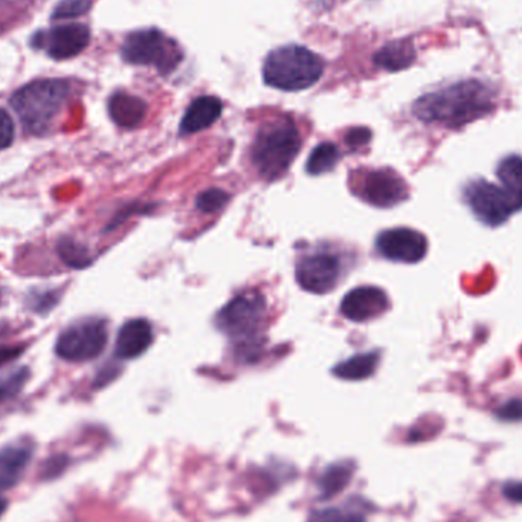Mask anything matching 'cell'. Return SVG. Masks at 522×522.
<instances>
[{"label":"cell","instance_id":"cell-24","mask_svg":"<svg viewBox=\"0 0 522 522\" xmlns=\"http://www.w3.org/2000/svg\"><path fill=\"white\" fill-rule=\"evenodd\" d=\"M229 194L220 188H211L197 196L196 205L202 213H217L228 203Z\"/></svg>","mask_w":522,"mask_h":522},{"label":"cell","instance_id":"cell-13","mask_svg":"<svg viewBox=\"0 0 522 522\" xmlns=\"http://www.w3.org/2000/svg\"><path fill=\"white\" fill-rule=\"evenodd\" d=\"M388 307L390 301L384 290L376 286H362L345 295L341 312L350 321L365 323L387 312Z\"/></svg>","mask_w":522,"mask_h":522},{"label":"cell","instance_id":"cell-16","mask_svg":"<svg viewBox=\"0 0 522 522\" xmlns=\"http://www.w3.org/2000/svg\"><path fill=\"white\" fill-rule=\"evenodd\" d=\"M33 458V448L20 443L0 451V492L11 489L22 480L29 461Z\"/></svg>","mask_w":522,"mask_h":522},{"label":"cell","instance_id":"cell-22","mask_svg":"<svg viewBox=\"0 0 522 522\" xmlns=\"http://www.w3.org/2000/svg\"><path fill=\"white\" fill-rule=\"evenodd\" d=\"M29 377H31V371L28 367L17 368L13 373L0 377V403L14 399L25 388Z\"/></svg>","mask_w":522,"mask_h":522},{"label":"cell","instance_id":"cell-8","mask_svg":"<svg viewBox=\"0 0 522 522\" xmlns=\"http://www.w3.org/2000/svg\"><path fill=\"white\" fill-rule=\"evenodd\" d=\"M464 199L480 222L500 226L513 214L509 197L500 185L475 179L464 188Z\"/></svg>","mask_w":522,"mask_h":522},{"label":"cell","instance_id":"cell-2","mask_svg":"<svg viewBox=\"0 0 522 522\" xmlns=\"http://www.w3.org/2000/svg\"><path fill=\"white\" fill-rule=\"evenodd\" d=\"M71 97V84L58 78L31 81L11 97L10 103L23 129L34 136L48 135L55 118Z\"/></svg>","mask_w":522,"mask_h":522},{"label":"cell","instance_id":"cell-7","mask_svg":"<svg viewBox=\"0 0 522 522\" xmlns=\"http://www.w3.org/2000/svg\"><path fill=\"white\" fill-rule=\"evenodd\" d=\"M109 339L107 323L101 318H84L63 330L55 342V355L63 361L89 362L97 359Z\"/></svg>","mask_w":522,"mask_h":522},{"label":"cell","instance_id":"cell-33","mask_svg":"<svg viewBox=\"0 0 522 522\" xmlns=\"http://www.w3.org/2000/svg\"><path fill=\"white\" fill-rule=\"evenodd\" d=\"M25 352L23 345H11V347H0V367H4L8 362L14 361Z\"/></svg>","mask_w":522,"mask_h":522},{"label":"cell","instance_id":"cell-28","mask_svg":"<svg viewBox=\"0 0 522 522\" xmlns=\"http://www.w3.org/2000/svg\"><path fill=\"white\" fill-rule=\"evenodd\" d=\"M497 414L500 419L506 420V422H519V420H522V400H509L501 406Z\"/></svg>","mask_w":522,"mask_h":522},{"label":"cell","instance_id":"cell-10","mask_svg":"<svg viewBox=\"0 0 522 522\" xmlns=\"http://www.w3.org/2000/svg\"><path fill=\"white\" fill-rule=\"evenodd\" d=\"M358 194L373 207L390 208L408 197V185L396 171L381 168L364 174Z\"/></svg>","mask_w":522,"mask_h":522},{"label":"cell","instance_id":"cell-30","mask_svg":"<svg viewBox=\"0 0 522 522\" xmlns=\"http://www.w3.org/2000/svg\"><path fill=\"white\" fill-rule=\"evenodd\" d=\"M66 466H68V458H66L65 455L52 457L51 460L45 463V468H43L42 471L43 478L57 477V475L65 471Z\"/></svg>","mask_w":522,"mask_h":522},{"label":"cell","instance_id":"cell-19","mask_svg":"<svg viewBox=\"0 0 522 522\" xmlns=\"http://www.w3.org/2000/svg\"><path fill=\"white\" fill-rule=\"evenodd\" d=\"M416 60L414 46L408 40L388 43L374 55V63L385 71L397 72L410 68Z\"/></svg>","mask_w":522,"mask_h":522},{"label":"cell","instance_id":"cell-23","mask_svg":"<svg viewBox=\"0 0 522 522\" xmlns=\"http://www.w3.org/2000/svg\"><path fill=\"white\" fill-rule=\"evenodd\" d=\"M58 255L62 258L63 263L71 266V268H86L91 265V257L87 254L83 246L77 245L72 240H62L58 245Z\"/></svg>","mask_w":522,"mask_h":522},{"label":"cell","instance_id":"cell-32","mask_svg":"<svg viewBox=\"0 0 522 522\" xmlns=\"http://www.w3.org/2000/svg\"><path fill=\"white\" fill-rule=\"evenodd\" d=\"M371 132L365 127H356V129L350 130L345 136V142L352 147H361V145L367 144L370 141Z\"/></svg>","mask_w":522,"mask_h":522},{"label":"cell","instance_id":"cell-9","mask_svg":"<svg viewBox=\"0 0 522 522\" xmlns=\"http://www.w3.org/2000/svg\"><path fill=\"white\" fill-rule=\"evenodd\" d=\"M91 42V29L81 23H66L34 34L31 45L54 60L77 57Z\"/></svg>","mask_w":522,"mask_h":522},{"label":"cell","instance_id":"cell-26","mask_svg":"<svg viewBox=\"0 0 522 522\" xmlns=\"http://www.w3.org/2000/svg\"><path fill=\"white\" fill-rule=\"evenodd\" d=\"M347 468H342V466H336V468L330 469L326 474V481H324V490H326L327 495H333V493L339 492L348 481Z\"/></svg>","mask_w":522,"mask_h":522},{"label":"cell","instance_id":"cell-11","mask_svg":"<svg viewBox=\"0 0 522 522\" xmlns=\"http://www.w3.org/2000/svg\"><path fill=\"white\" fill-rule=\"evenodd\" d=\"M341 277V263L335 255L327 252L307 255L298 261L297 281L304 290L312 294H329Z\"/></svg>","mask_w":522,"mask_h":522},{"label":"cell","instance_id":"cell-15","mask_svg":"<svg viewBox=\"0 0 522 522\" xmlns=\"http://www.w3.org/2000/svg\"><path fill=\"white\" fill-rule=\"evenodd\" d=\"M222 110L223 104L219 98L210 95L196 98L182 118L181 135H193L213 126L222 115Z\"/></svg>","mask_w":522,"mask_h":522},{"label":"cell","instance_id":"cell-25","mask_svg":"<svg viewBox=\"0 0 522 522\" xmlns=\"http://www.w3.org/2000/svg\"><path fill=\"white\" fill-rule=\"evenodd\" d=\"M91 0H63L62 4H58L52 14V19H74V17L83 16L91 8Z\"/></svg>","mask_w":522,"mask_h":522},{"label":"cell","instance_id":"cell-4","mask_svg":"<svg viewBox=\"0 0 522 522\" xmlns=\"http://www.w3.org/2000/svg\"><path fill=\"white\" fill-rule=\"evenodd\" d=\"M324 74L323 58L306 46L287 45L274 49L263 65V80L284 92H298L315 86Z\"/></svg>","mask_w":522,"mask_h":522},{"label":"cell","instance_id":"cell-27","mask_svg":"<svg viewBox=\"0 0 522 522\" xmlns=\"http://www.w3.org/2000/svg\"><path fill=\"white\" fill-rule=\"evenodd\" d=\"M14 123L10 113L5 109H0V150L8 149L14 141Z\"/></svg>","mask_w":522,"mask_h":522},{"label":"cell","instance_id":"cell-3","mask_svg":"<svg viewBox=\"0 0 522 522\" xmlns=\"http://www.w3.org/2000/svg\"><path fill=\"white\" fill-rule=\"evenodd\" d=\"M301 135L289 118L271 121L260 127L252 144V164L266 181H277L297 158Z\"/></svg>","mask_w":522,"mask_h":522},{"label":"cell","instance_id":"cell-34","mask_svg":"<svg viewBox=\"0 0 522 522\" xmlns=\"http://www.w3.org/2000/svg\"><path fill=\"white\" fill-rule=\"evenodd\" d=\"M504 493L509 500L522 503V483H509L504 487Z\"/></svg>","mask_w":522,"mask_h":522},{"label":"cell","instance_id":"cell-31","mask_svg":"<svg viewBox=\"0 0 522 522\" xmlns=\"http://www.w3.org/2000/svg\"><path fill=\"white\" fill-rule=\"evenodd\" d=\"M319 522H365V519L358 513L329 510V512L324 513Z\"/></svg>","mask_w":522,"mask_h":522},{"label":"cell","instance_id":"cell-29","mask_svg":"<svg viewBox=\"0 0 522 522\" xmlns=\"http://www.w3.org/2000/svg\"><path fill=\"white\" fill-rule=\"evenodd\" d=\"M57 301V295L52 294V292H45L42 295H34L29 300V306H31L34 312H49L57 304Z\"/></svg>","mask_w":522,"mask_h":522},{"label":"cell","instance_id":"cell-18","mask_svg":"<svg viewBox=\"0 0 522 522\" xmlns=\"http://www.w3.org/2000/svg\"><path fill=\"white\" fill-rule=\"evenodd\" d=\"M500 187L509 197L513 213L522 210V158L510 155L500 162L497 168Z\"/></svg>","mask_w":522,"mask_h":522},{"label":"cell","instance_id":"cell-6","mask_svg":"<svg viewBox=\"0 0 522 522\" xmlns=\"http://www.w3.org/2000/svg\"><path fill=\"white\" fill-rule=\"evenodd\" d=\"M266 300L263 295L246 292L229 301L216 316V326L236 347L255 348L265 323Z\"/></svg>","mask_w":522,"mask_h":522},{"label":"cell","instance_id":"cell-5","mask_svg":"<svg viewBox=\"0 0 522 522\" xmlns=\"http://www.w3.org/2000/svg\"><path fill=\"white\" fill-rule=\"evenodd\" d=\"M124 62L135 66H153L161 75H170L184 60V51L176 40L161 29H139L121 45Z\"/></svg>","mask_w":522,"mask_h":522},{"label":"cell","instance_id":"cell-12","mask_svg":"<svg viewBox=\"0 0 522 522\" xmlns=\"http://www.w3.org/2000/svg\"><path fill=\"white\" fill-rule=\"evenodd\" d=\"M377 251L388 260L419 263L428 252V240L422 232L410 228H394L381 232L376 240Z\"/></svg>","mask_w":522,"mask_h":522},{"label":"cell","instance_id":"cell-17","mask_svg":"<svg viewBox=\"0 0 522 522\" xmlns=\"http://www.w3.org/2000/svg\"><path fill=\"white\" fill-rule=\"evenodd\" d=\"M107 109L116 126L123 127V129H136L144 121L147 104L141 98L121 91L115 92L109 98Z\"/></svg>","mask_w":522,"mask_h":522},{"label":"cell","instance_id":"cell-21","mask_svg":"<svg viewBox=\"0 0 522 522\" xmlns=\"http://www.w3.org/2000/svg\"><path fill=\"white\" fill-rule=\"evenodd\" d=\"M339 158H341V153H339L338 147L332 142H323L309 156L306 165L307 173L312 174V176L329 173L336 167Z\"/></svg>","mask_w":522,"mask_h":522},{"label":"cell","instance_id":"cell-14","mask_svg":"<svg viewBox=\"0 0 522 522\" xmlns=\"http://www.w3.org/2000/svg\"><path fill=\"white\" fill-rule=\"evenodd\" d=\"M152 342V324L147 319H130L118 332L115 345L116 358H138L149 350Z\"/></svg>","mask_w":522,"mask_h":522},{"label":"cell","instance_id":"cell-1","mask_svg":"<svg viewBox=\"0 0 522 522\" xmlns=\"http://www.w3.org/2000/svg\"><path fill=\"white\" fill-rule=\"evenodd\" d=\"M493 95L480 81H464L442 91L423 95L414 103L413 112L425 123L446 127L464 126L492 112Z\"/></svg>","mask_w":522,"mask_h":522},{"label":"cell","instance_id":"cell-20","mask_svg":"<svg viewBox=\"0 0 522 522\" xmlns=\"http://www.w3.org/2000/svg\"><path fill=\"white\" fill-rule=\"evenodd\" d=\"M379 359L381 355L377 352L362 353L336 365L333 374L344 381H364L367 377L373 376Z\"/></svg>","mask_w":522,"mask_h":522},{"label":"cell","instance_id":"cell-35","mask_svg":"<svg viewBox=\"0 0 522 522\" xmlns=\"http://www.w3.org/2000/svg\"><path fill=\"white\" fill-rule=\"evenodd\" d=\"M8 503L5 500L0 498V516L4 515L5 510H7Z\"/></svg>","mask_w":522,"mask_h":522}]
</instances>
